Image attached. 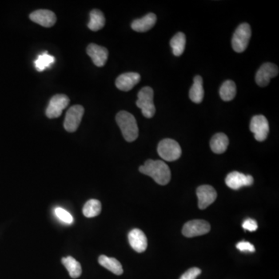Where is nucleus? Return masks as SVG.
<instances>
[{
  "mask_svg": "<svg viewBox=\"0 0 279 279\" xmlns=\"http://www.w3.org/2000/svg\"><path fill=\"white\" fill-rule=\"evenodd\" d=\"M142 174L150 176L158 185H165L170 181V168L164 161L148 160L139 168Z\"/></svg>",
  "mask_w": 279,
  "mask_h": 279,
  "instance_id": "obj_1",
  "label": "nucleus"
},
{
  "mask_svg": "<svg viewBox=\"0 0 279 279\" xmlns=\"http://www.w3.org/2000/svg\"><path fill=\"white\" fill-rule=\"evenodd\" d=\"M116 121L127 142H133L138 137L139 129L137 120L131 113L120 111L117 113Z\"/></svg>",
  "mask_w": 279,
  "mask_h": 279,
  "instance_id": "obj_2",
  "label": "nucleus"
},
{
  "mask_svg": "<svg viewBox=\"0 0 279 279\" xmlns=\"http://www.w3.org/2000/svg\"><path fill=\"white\" fill-rule=\"evenodd\" d=\"M137 107L142 111L143 116L150 119L155 114V105L153 104V90L149 86L142 88L137 94Z\"/></svg>",
  "mask_w": 279,
  "mask_h": 279,
  "instance_id": "obj_3",
  "label": "nucleus"
},
{
  "mask_svg": "<svg viewBox=\"0 0 279 279\" xmlns=\"http://www.w3.org/2000/svg\"><path fill=\"white\" fill-rule=\"evenodd\" d=\"M157 153L162 159L167 161H174L181 155L179 144L172 139H164L158 144Z\"/></svg>",
  "mask_w": 279,
  "mask_h": 279,
  "instance_id": "obj_4",
  "label": "nucleus"
},
{
  "mask_svg": "<svg viewBox=\"0 0 279 279\" xmlns=\"http://www.w3.org/2000/svg\"><path fill=\"white\" fill-rule=\"evenodd\" d=\"M252 37V29L249 24L244 23L240 24L234 32L232 38V47L237 53H242L246 50Z\"/></svg>",
  "mask_w": 279,
  "mask_h": 279,
  "instance_id": "obj_5",
  "label": "nucleus"
},
{
  "mask_svg": "<svg viewBox=\"0 0 279 279\" xmlns=\"http://www.w3.org/2000/svg\"><path fill=\"white\" fill-rule=\"evenodd\" d=\"M250 130L254 133L256 141H265L269 133V124L266 117L263 115L254 116L250 124Z\"/></svg>",
  "mask_w": 279,
  "mask_h": 279,
  "instance_id": "obj_6",
  "label": "nucleus"
},
{
  "mask_svg": "<svg viewBox=\"0 0 279 279\" xmlns=\"http://www.w3.org/2000/svg\"><path fill=\"white\" fill-rule=\"evenodd\" d=\"M84 108L80 105H73L67 112L64 127L66 131L73 133L78 129L83 117Z\"/></svg>",
  "mask_w": 279,
  "mask_h": 279,
  "instance_id": "obj_7",
  "label": "nucleus"
},
{
  "mask_svg": "<svg viewBox=\"0 0 279 279\" xmlns=\"http://www.w3.org/2000/svg\"><path fill=\"white\" fill-rule=\"evenodd\" d=\"M69 97L63 94H57L52 97L46 109V116L48 118H57L61 116L64 109L69 105Z\"/></svg>",
  "mask_w": 279,
  "mask_h": 279,
  "instance_id": "obj_8",
  "label": "nucleus"
},
{
  "mask_svg": "<svg viewBox=\"0 0 279 279\" xmlns=\"http://www.w3.org/2000/svg\"><path fill=\"white\" fill-rule=\"evenodd\" d=\"M210 224L202 220H191L184 225L182 233L186 237H194L206 234L210 231Z\"/></svg>",
  "mask_w": 279,
  "mask_h": 279,
  "instance_id": "obj_9",
  "label": "nucleus"
},
{
  "mask_svg": "<svg viewBox=\"0 0 279 279\" xmlns=\"http://www.w3.org/2000/svg\"><path fill=\"white\" fill-rule=\"evenodd\" d=\"M279 75V68L272 63H264L257 72L255 81L261 87H265L270 82V80Z\"/></svg>",
  "mask_w": 279,
  "mask_h": 279,
  "instance_id": "obj_10",
  "label": "nucleus"
},
{
  "mask_svg": "<svg viewBox=\"0 0 279 279\" xmlns=\"http://www.w3.org/2000/svg\"><path fill=\"white\" fill-rule=\"evenodd\" d=\"M226 184L230 189L237 190L244 186H250L254 182L252 176H247L239 172H232L226 178Z\"/></svg>",
  "mask_w": 279,
  "mask_h": 279,
  "instance_id": "obj_11",
  "label": "nucleus"
},
{
  "mask_svg": "<svg viewBox=\"0 0 279 279\" xmlns=\"http://www.w3.org/2000/svg\"><path fill=\"white\" fill-rule=\"evenodd\" d=\"M198 196V205L200 209H205L214 203L217 197V193L211 185H204L199 187L196 190Z\"/></svg>",
  "mask_w": 279,
  "mask_h": 279,
  "instance_id": "obj_12",
  "label": "nucleus"
},
{
  "mask_svg": "<svg viewBox=\"0 0 279 279\" xmlns=\"http://www.w3.org/2000/svg\"><path fill=\"white\" fill-rule=\"evenodd\" d=\"M30 19L33 22L45 27H51L55 24V14L48 9H38L30 13Z\"/></svg>",
  "mask_w": 279,
  "mask_h": 279,
  "instance_id": "obj_13",
  "label": "nucleus"
},
{
  "mask_svg": "<svg viewBox=\"0 0 279 279\" xmlns=\"http://www.w3.org/2000/svg\"><path fill=\"white\" fill-rule=\"evenodd\" d=\"M129 244L137 253H143L148 248L146 235L141 229H133L128 234Z\"/></svg>",
  "mask_w": 279,
  "mask_h": 279,
  "instance_id": "obj_14",
  "label": "nucleus"
},
{
  "mask_svg": "<svg viewBox=\"0 0 279 279\" xmlns=\"http://www.w3.org/2000/svg\"><path fill=\"white\" fill-rule=\"evenodd\" d=\"M140 81H141V76L138 73L127 72L119 76L116 80V86L120 90L128 92L131 90Z\"/></svg>",
  "mask_w": 279,
  "mask_h": 279,
  "instance_id": "obj_15",
  "label": "nucleus"
},
{
  "mask_svg": "<svg viewBox=\"0 0 279 279\" xmlns=\"http://www.w3.org/2000/svg\"><path fill=\"white\" fill-rule=\"evenodd\" d=\"M87 54L97 67H103L109 56V52L106 48L96 44H90L87 47Z\"/></svg>",
  "mask_w": 279,
  "mask_h": 279,
  "instance_id": "obj_16",
  "label": "nucleus"
},
{
  "mask_svg": "<svg viewBox=\"0 0 279 279\" xmlns=\"http://www.w3.org/2000/svg\"><path fill=\"white\" fill-rule=\"evenodd\" d=\"M157 21V17L154 13H148L143 18L137 19L133 21L131 24V27L134 31L146 32L151 30Z\"/></svg>",
  "mask_w": 279,
  "mask_h": 279,
  "instance_id": "obj_17",
  "label": "nucleus"
},
{
  "mask_svg": "<svg viewBox=\"0 0 279 279\" xmlns=\"http://www.w3.org/2000/svg\"><path fill=\"white\" fill-rule=\"evenodd\" d=\"M99 263L101 266L104 267L117 276H121L124 273L122 264L114 257H109L105 255L100 256Z\"/></svg>",
  "mask_w": 279,
  "mask_h": 279,
  "instance_id": "obj_18",
  "label": "nucleus"
},
{
  "mask_svg": "<svg viewBox=\"0 0 279 279\" xmlns=\"http://www.w3.org/2000/svg\"><path fill=\"white\" fill-rule=\"evenodd\" d=\"M229 139L223 133L215 134L210 141L211 150L216 153H223L228 149Z\"/></svg>",
  "mask_w": 279,
  "mask_h": 279,
  "instance_id": "obj_19",
  "label": "nucleus"
},
{
  "mask_svg": "<svg viewBox=\"0 0 279 279\" xmlns=\"http://www.w3.org/2000/svg\"><path fill=\"white\" fill-rule=\"evenodd\" d=\"M204 89L203 85V78L197 76L194 78V82L189 91V98L192 102L200 103L203 100Z\"/></svg>",
  "mask_w": 279,
  "mask_h": 279,
  "instance_id": "obj_20",
  "label": "nucleus"
},
{
  "mask_svg": "<svg viewBox=\"0 0 279 279\" xmlns=\"http://www.w3.org/2000/svg\"><path fill=\"white\" fill-rule=\"evenodd\" d=\"M105 19L103 13L99 9H93L90 12V21L88 24L89 29L93 31H98L105 26Z\"/></svg>",
  "mask_w": 279,
  "mask_h": 279,
  "instance_id": "obj_21",
  "label": "nucleus"
},
{
  "mask_svg": "<svg viewBox=\"0 0 279 279\" xmlns=\"http://www.w3.org/2000/svg\"><path fill=\"white\" fill-rule=\"evenodd\" d=\"M61 261L69 272V276L72 279H78L81 276V264L78 261H76L74 257H71V256L63 257Z\"/></svg>",
  "mask_w": 279,
  "mask_h": 279,
  "instance_id": "obj_22",
  "label": "nucleus"
},
{
  "mask_svg": "<svg viewBox=\"0 0 279 279\" xmlns=\"http://www.w3.org/2000/svg\"><path fill=\"white\" fill-rule=\"evenodd\" d=\"M237 94V87L234 81L228 80L224 81L220 89V97L224 101L228 102L233 100Z\"/></svg>",
  "mask_w": 279,
  "mask_h": 279,
  "instance_id": "obj_23",
  "label": "nucleus"
},
{
  "mask_svg": "<svg viewBox=\"0 0 279 279\" xmlns=\"http://www.w3.org/2000/svg\"><path fill=\"white\" fill-rule=\"evenodd\" d=\"M185 43H186V38L183 33H176L174 37H172V39L170 41V45L173 51L174 55L181 56L183 54L185 51Z\"/></svg>",
  "mask_w": 279,
  "mask_h": 279,
  "instance_id": "obj_24",
  "label": "nucleus"
},
{
  "mask_svg": "<svg viewBox=\"0 0 279 279\" xmlns=\"http://www.w3.org/2000/svg\"><path fill=\"white\" fill-rule=\"evenodd\" d=\"M82 211H83V214L85 217L93 218L101 213L102 205L99 200H90L85 204Z\"/></svg>",
  "mask_w": 279,
  "mask_h": 279,
  "instance_id": "obj_25",
  "label": "nucleus"
},
{
  "mask_svg": "<svg viewBox=\"0 0 279 279\" xmlns=\"http://www.w3.org/2000/svg\"><path fill=\"white\" fill-rule=\"evenodd\" d=\"M54 62V57L48 54V52H45L41 55L38 56L35 62H34V65H35L36 69L38 72H43V71H45V69L49 68Z\"/></svg>",
  "mask_w": 279,
  "mask_h": 279,
  "instance_id": "obj_26",
  "label": "nucleus"
},
{
  "mask_svg": "<svg viewBox=\"0 0 279 279\" xmlns=\"http://www.w3.org/2000/svg\"><path fill=\"white\" fill-rule=\"evenodd\" d=\"M54 212H55V215L57 218L59 219L62 222L68 224H71L73 223V217H72V215H71L68 211L65 210V209L60 207L56 208Z\"/></svg>",
  "mask_w": 279,
  "mask_h": 279,
  "instance_id": "obj_27",
  "label": "nucleus"
},
{
  "mask_svg": "<svg viewBox=\"0 0 279 279\" xmlns=\"http://www.w3.org/2000/svg\"><path fill=\"white\" fill-rule=\"evenodd\" d=\"M202 271L198 268H192L181 276L180 279H196L201 274Z\"/></svg>",
  "mask_w": 279,
  "mask_h": 279,
  "instance_id": "obj_28",
  "label": "nucleus"
},
{
  "mask_svg": "<svg viewBox=\"0 0 279 279\" xmlns=\"http://www.w3.org/2000/svg\"><path fill=\"white\" fill-rule=\"evenodd\" d=\"M237 248L240 251V252H255V248L253 244L248 241H241L237 244Z\"/></svg>",
  "mask_w": 279,
  "mask_h": 279,
  "instance_id": "obj_29",
  "label": "nucleus"
},
{
  "mask_svg": "<svg viewBox=\"0 0 279 279\" xmlns=\"http://www.w3.org/2000/svg\"><path fill=\"white\" fill-rule=\"evenodd\" d=\"M243 228L248 231L254 232L257 230L258 226H257V222L255 220H252V219H248L243 223Z\"/></svg>",
  "mask_w": 279,
  "mask_h": 279,
  "instance_id": "obj_30",
  "label": "nucleus"
}]
</instances>
